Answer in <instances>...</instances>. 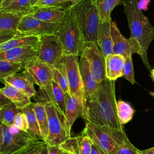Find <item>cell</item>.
Returning <instances> with one entry per match:
<instances>
[{"instance_id": "d590c367", "label": "cell", "mask_w": 154, "mask_h": 154, "mask_svg": "<svg viewBox=\"0 0 154 154\" xmlns=\"http://www.w3.org/2000/svg\"><path fill=\"white\" fill-rule=\"evenodd\" d=\"M79 136V154H91L93 142L87 135L81 134Z\"/></svg>"}, {"instance_id": "44dd1931", "label": "cell", "mask_w": 154, "mask_h": 154, "mask_svg": "<svg viewBox=\"0 0 154 154\" xmlns=\"http://www.w3.org/2000/svg\"><path fill=\"white\" fill-rule=\"evenodd\" d=\"M39 36L24 35L19 33L11 39L0 45V52L18 47L32 46L38 48Z\"/></svg>"}, {"instance_id": "f5cc1de1", "label": "cell", "mask_w": 154, "mask_h": 154, "mask_svg": "<svg viewBox=\"0 0 154 154\" xmlns=\"http://www.w3.org/2000/svg\"><path fill=\"white\" fill-rule=\"evenodd\" d=\"M3 1H4V0H0V5H1V4H2V2Z\"/></svg>"}, {"instance_id": "4dcf8cb0", "label": "cell", "mask_w": 154, "mask_h": 154, "mask_svg": "<svg viewBox=\"0 0 154 154\" xmlns=\"http://www.w3.org/2000/svg\"><path fill=\"white\" fill-rule=\"evenodd\" d=\"M117 111L118 118L122 125L131 121L135 112L131 105L123 100L117 102Z\"/></svg>"}, {"instance_id": "9c48e42d", "label": "cell", "mask_w": 154, "mask_h": 154, "mask_svg": "<svg viewBox=\"0 0 154 154\" xmlns=\"http://www.w3.org/2000/svg\"><path fill=\"white\" fill-rule=\"evenodd\" d=\"M78 57V55L73 54H64L63 60L66 66L70 94L80 98L85 103L86 96L79 72Z\"/></svg>"}, {"instance_id": "7a4b0ae2", "label": "cell", "mask_w": 154, "mask_h": 154, "mask_svg": "<svg viewBox=\"0 0 154 154\" xmlns=\"http://www.w3.org/2000/svg\"><path fill=\"white\" fill-rule=\"evenodd\" d=\"M124 13L131 31L128 38L134 54H138L146 68L151 69L147 60V49L154 40V26L137 5L138 0H125Z\"/></svg>"}, {"instance_id": "4316f807", "label": "cell", "mask_w": 154, "mask_h": 154, "mask_svg": "<svg viewBox=\"0 0 154 154\" xmlns=\"http://www.w3.org/2000/svg\"><path fill=\"white\" fill-rule=\"evenodd\" d=\"M22 16L19 14L0 11V32L17 31V27Z\"/></svg>"}, {"instance_id": "277c9868", "label": "cell", "mask_w": 154, "mask_h": 154, "mask_svg": "<svg viewBox=\"0 0 154 154\" xmlns=\"http://www.w3.org/2000/svg\"><path fill=\"white\" fill-rule=\"evenodd\" d=\"M81 134L88 137L102 154H114L119 146L129 141L123 129L99 126L88 122Z\"/></svg>"}, {"instance_id": "1f68e13d", "label": "cell", "mask_w": 154, "mask_h": 154, "mask_svg": "<svg viewBox=\"0 0 154 154\" xmlns=\"http://www.w3.org/2000/svg\"><path fill=\"white\" fill-rule=\"evenodd\" d=\"M47 146L48 144L45 140H34L12 154H40Z\"/></svg>"}, {"instance_id": "7bdbcfd3", "label": "cell", "mask_w": 154, "mask_h": 154, "mask_svg": "<svg viewBox=\"0 0 154 154\" xmlns=\"http://www.w3.org/2000/svg\"><path fill=\"white\" fill-rule=\"evenodd\" d=\"M91 154H102V153L100 151V150L97 148V147L93 143L92 147H91Z\"/></svg>"}, {"instance_id": "9a60e30c", "label": "cell", "mask_w": 154, "mask_h": 154, "mask_svg": "<svg viewBox=\"0 0 154 154\" xmlns=\"http://www.w3.org/2000/svg\"><path fill=\"white\" fill-rule=\"evenodd\" d=\"M3 82L15 87L25 93L30 98L33 97L36 93L33 84L34 82L25 70L20 73L17 72L6 77Z\"/></svg>"}, {"instance_id": "8fae6325", "label": "cell", "mask_w": 154, "mask_h": 154, "mask_svg": "<svg viewBox=\"0 0 154 154\" xmlns=\"http://www.w3.org/2000/svg\"><path fill=\"white\" fill-rule=\"evenodd\" d=\"M58 25L42 21L32 14H28L21 17L16 30L22 35L40 37L55 34Z\"/></svg>"}, {"instance_id": "484cf974", "label": "cell", "mask_w": 154, "mask_h": 154, "mask_svg": "<svg viewBox=\"0 0 154 154\" xmlns=\"http://www.w3.org/2000/svg\"><path fill=\"white\" fill-rule=\"evenodd\" d=\"M125 0H99V10L100 21L109 22L111 19V14L113 9L119 5H125Z\"/></svg>"}, {"instance_id": "7402d4cb", "label": "cell", "mask_w": 154, "mask_h": 154, "mask_svg": "<svg viewBox=\"0 0 154 154\" xmlns=\"http://www.w3.org/2000/svg\"><path fill=\"white\" fill-rule=\"evenodd\" d=\"M0 90L19 109H22L31 103L29 96L11 84L5 83V86L3 88H0Z\"/></svg>"}, {"instance_id": "30bf717a", "label": "cell", "mask_w": 154, "mask_h": 154, "mask_svg": "<svg viewBox=\"0 0 154 154\" xmlns=\"http://www.w3.org/2000/svg\"><path fill=\"white\" fill-rule=\"evenodd\" d=\"M79 55L85 57L89 62L91 71L97 82L99 83L106 78L105 57L96 43L84 42Z\"/></svg>"}, {"instance_id": "ab89813d", "label": "cell", "mask_w": 154, "mask_h": 154, "mask_svg": "<svg viewBox=\"0 0 154 154\" xmlns=\"http://www.w3.org/2000/svg\"><path fill=\"white\" fill-rule=\"evenodd\" d=\"M48 154H69L67 152L62 149L59 145L47 146Z\"/></svg>"}, {"instance_id": "cb8c5ba5", "label": "cell", "mask_w": 154, "mask_h": 154, "mask_svg": "<svg viewBox=\"0 0 154 154\" xmlns=\"http://www.w3.org/2000/svg\"><path fill=\"white\" fill-rule=\"evenodd\" d=\"M22 112L26 116L28 125V132L29 135L34 140H43L41 134L39 125L31 105L30 104L22 109Z\"/></svg>"}, {"instance_id": "11a10c76", "label": "cell", "mask_w": 154, "mask_h": 154, "mask_svg": "<svg viewBox=\"0 0 154 154\" xmlns=\"http://www.w3.org/2000/svg\"><path fill=\"white\" fill-rule=\"evenodd\" d=\"M0 154H2V153H0Z\"/></svg>"}, {"instance_id": "60d3db41", "label": "cell", "mask_w": 154, "mask_h": 154, "mask_svg": "<svg viewBox=\"0 0 154 154\" xmlns=\"http://www.w3.org/2000/svg\"><path fill=\"white\" fill-rule=\"evenodd\" d=\"M150 2V0H138L137 2V5L138 8L141 11H147Z\"/></svg>"}, {"instance_id": "836d02e7", "label": "cell", "mask_w": 154, "mask_h": 154, "mask_svg": "<svg viewBox=\"0 0 154 154\" xmlns=\"http://www.w3.org/2000/svg\"><path fill=\"white\" fill-rule=\"evenodd\" d=\"M70 6V3L68 0H38L34 5L36 8L56 7L66 10L69 9Z\"/></svg>"}, {"instance_id": "6da1fadb", "label": "cell", "mask_w": 154, "mask_h": 154, "mask_svg": "<svg viewBox=\"0 0 154 154\" xmlns=\"http://www.w3.org/2000/svg\"><path fill=\"white\" fill-rule=\"evenodd\" d=\"M114 82L106 78L86 96L82 118L99 126L123 129L117 116Z\"/></svg>"}, {"instance_id": "ac0fdd59", "label": "cell", "mask_w": 154, "mask_h": 154, "mask_svg": "<svg viewBox=\"0 0 154 154\" xmlns=\"http://www.w3.org/2000/svg\"><path fill=\"white\" fill-rule=\"evenodd\" d=\"M105 75L109 80L116 81L123 76L125 58L121 55L110 54L105 58Z\"/></svg>"}, {"instance_id": "d6986e66", "label": "cell", "mask_w": 154, "mask_h": 154, "mask_svg": "<svg viewBox=\"0 0 154 154\" xmlns=\"http://www.w3.org/2000/svg\"><path fill=\"white\" fill-rule=\"evenodd\" d=\"M79 55V69L84 84L85 96H87L95 91L99 85V82L95 79L88 60L83 55Z\"/></svg>"}, {"instance_id": "b9f144b4", "label": "cell", "mask_w": 154, "mask_h": 154, "mask_svg": "<svg viewBox=\"0 0 154 154\" xmlns=\"http://www.w3.org/2000/svg\"><path fill=\"white\" fill-rule=\"evenodd\" d=\"M10 102H11V100H10L9 99H8V98L2 93V91H1V90H0V105L2 106H4V105H7V104L10 103Z\"/></svg>"}, {"instance_id": "f35d334b", "label": "cell", "mask_w": 154, "mask_h": 154, "mask_svg": "<svg viewBox=\"0 0 154 154\" xmlns=\"http://www.w3.org/2000/svg\"><path fill=\"white\" fill-rule=\"evenodd\" d=\"M19 32L17 31H5L0 32V45L11 39Z\"/></svg>"}, {"instance_id": "f6af8a7d", "label": "cell", "mask_w": 154, "mask_h": 154, "mask_svg": "<svg viewBox=\"0 0 154 154\" xmlns=\"http://www.w3.org/2000/svg\"><path fill=\"white\" fill-rule=\"evenodd\" d=\"M143 154H154V147L141 150Z\"/></svg>"}, {"instance_id": "bcb514c9", "label": "cell", "mask_w": 154, "mask_h": 154, "mask_svg": "<svg viewBox=\"0 0 154 154\" xmlns=\"http://www.w3.org/2000/svg\"><path fill=\"white\" fill-rule=\"evenodd\" d=\"M70 3V8H73V7H75V5H76L78 3H79L82 0H68Z\"/></svg>"}, {"instance_id": "83f0119b", "label": "cell", "mask_w": 154, "mask_h": 154, "mask_svg": "<svg viewBox=\"0 0 154 154\" xmlns=\"http://www.w3.org/2000/svg\"><path fill=\"white\" fill-rule=\"evenodd\" d=\"M52 81L57 83L67 94H70L66 69L63 58L56 67H54Z\"/></svg>"}, {"instance_id": "8d00e7d4", "label": "cell", "mask_w": 154, "mask_h": 154, "mask_svg": "<svg viewBox=\"0 0 154 154\" xmlns=\"http://www.w3.org/2000/svg\"><path fill=\"white\" fill-rule=\"evenodd\" d=\"M114 154H143L141 150L136 148L130 141L121 145L117 149Z\"/></svg>"}, {"instance_id": "2e32d148", "label": "cell", "mask_w": 154, "mask_h": 154, "mask_svg": "<svg viewBox=\"0 0 154 154\" xmlns=\"http://www.w3.org/2000/svg\"><path fill=\"white\" fill-rule=\"evenodd\" d=\"M84 103L79 97L72 96L70 94L66 93V105L64 115L68 129L71 131L74 122L81 117L83 112Z\"/></svg>"}, {"instance_id": "db71d44e", "label": "cell", "mask_w": 154, "mask_h": 154, "mask_svg": "<svg viewBox=\"0 0 154 154\" xmlns=\"http://www.w3.org/2000/svg\"><path fill=\"white\" fill-rule=\"evenodd\" d=\"M2 106H1V105H0V111H1V108H2Z\"/></svg>"}, {"instance_id": "5b68a950", "label": "cell", "mask_w": 154, "mask_h": 154, "mask_svg": "<svg viewBox=\"0 0 154 154\" xmlns=\"http://www.w3.org/2000/svg\"><path fill=\"white\" fill-rule=\"evenodd\" d=\"M99 2V0H82L71 8L75 14L84 42H93L97 45L100 22Z\"/></svg>"}, {"instance_id": "5bb4252c", "label": "cell", "mask_w": 154, "mask_h": 154, "mask_svg": "<svg viewBox=\"0 0 154 154\" xmlns=\"http://www.w3.org/2000/svg\"><path fill=\"white\" fill-rule=\"evenodd\" d=\"M110 31L113 44V54L123 55L125 58L134 54L130 42L123 37L117 27L116 22L110 21Z\"/></svg>"}, {"instance_id": "f907efd6", "label": "cell", "mask_w": 154, "mask_h": 154, "mask_svg": "<svg viewBox=\"0 0 154 154\" xmlns=\"http://www.w3.org/2000/svg\"><path fill=\"white\" fill-rule=\"evenodd\" d=\"M150 94L154 97V93L153 92H150Z\"/></svg>"}, {"instance_id": "681fc988", "label": "cell", "mask_w": 154, "mask_h": 154, "mask_svg": "<svg viewBox=\"0 0 154 154\" xmlns=\"http://www.w3.org/2000/svg\"><path fill=\"white\" fill-rule=\"evenodd\" d=\"M151 76L152 77V78L154 81V68L151 70Z\"/></svg>"}, {"instance_id": "f1b7e54d", "label": "cell", "mask_w": 154, "mask_h": 154, "mask_svg": "<svg viewBox=\"0 0 154 154\" xmlns=\"http://www.w3.org/2000/svg\"><path fill=\"white\" fill-rule=\"evenodd\" d=\"M22 111L13 102L3 106L0 111V123L8 126H13L16 114Z\"/></svg>"}, {"instance_id": "816d5d0a", "label": "cell", "mask_w": 154, "mask_h": 154, "mask_svg": "<svg viewBox=\"0 0 154 154\" xmlns=\"http://www.w3.org/2000/svg\"><path fill=\"white\" fill-rule=\"evenodd\" d=\"M1 134V124H0V135Z\"/></svg>"}, {"instance_id": "52a82bcc", "label": "cell", "mask_w": 154, "mask_h": 154, "mask_svg": "<svg viewBox=\"0 0 154 154\" xmlns=\"http://www.w3.org/2000/svg\"><path fill=\"white\" fill-rule=\"evenodd\" d=\"M1 124L0 153L2 154H12L36 140L28 132L22 131L13 125L8 126Z\"/></svg>"}, {"instance_id": "3957f363", "label": "cell", "mask_w": 154, "mask_h": 154, "mask_svg": "<svg viewBox=\"0 0 154 154\" xmlns=\"http://www.w3.org/2000/svg\"><path fill=\"white\" fill-rule=\"evenodd\" d=\"M33 97L35 102L45 105L49 128L46 140L48 145H60L69 138L70 131L68 129L64 114L52 97L51 84L45 87H39Z\"/></svg>"}, {"instance_id": "e575fe53", "label": "cell", "mask_w": 154, "mask_h": 154, "mask_svg": "<svg viewBox=\"0 0 154 154\" xmlns=\"http://www.w3.org/2000/svg\"><path fill=\"white\" fill-rule=\"evenodd\" d=\"M123 76L125 78L126 80L129 81L131 84H134L135 83L132 55H129L125 57V64L123 70Z\"/></svg>"}, {"instance_id": "ba28073f", "label": "cell", "mask_w": 154, "mask_h": 154, "mask_svg": "<svg viewBox=\"0 0 154 154\" xmlns=\"http://www.w3.org/2000/svg\"><path fill=\"white\" fill-rule=\"evenodd\" d=\"M64 55L63 45L55 34L40 36L37 58L56 67Z\"/></svg>"}, {"instance_id": "e0dca14e", "label": "cell", "mask_w": 154, "mask_h": 154, "mask_svg": "<svg viewBox=\"0 0 154 154\" xmlns=\"http://www.w3.org/2000/svg\"><path fill=\"white\" fill-rule=\"evenodd\" d=\"M68 10L61 7H49L36 8L32 16L42 21L54 24H60L67 14Z\"/></svg>"}, {"instance_id": "603a6c76", "label": "cell", "mask_w": 154, "mask_h": 154, "mask_svg": "<svg viewBox=\"0 0 154 154\" xmlns=\"http://www.w3.org/2000/svg\"><path fill=\"white\" fill-rule=\"evenodd\" d=\"M35 10L36 7L31 5L30 0H15L5 8L0 10V11L23 16L32 14Z\"/></svg>"}, {"instance_id": "c3c4849f", "label": "cell", "mask_w": 154, "mask_h": 154, "mask_svg": "<svg viewBox=\"0 0 154 154\" xmlns=\"http://www.w3.org/2000/svg\"><path fill=\"white\" fill-rule=\"evenodd\" d=\"M40 154H48V150H47V147L42 151V152Z\"/></svg>"}, {"instance_id": "ffe728a7", "label": "cell", "mask_w": 154, "mask_h": 154, "mask_svg": "<svg viewBox=\"0 0 154 154\" xmlns=\"http://www.w3.org/2000/svg\"><path fill=\"white\" fill-rule=\"evenodd\" d=\"M110 21H100L97 30V46L101 50L105 58L108 55L113 54V44L110 31Z\"/></svg>"}, {"instance_id": "7dc6e473", "label": "cell", "mask_w": 154, "mask_h": 154, "mask_svg": "<svg viewBox=\"0 0 154 154\" xmlns=\"http://www.w3.org/2000/svg\"><path fill=\"white\" fill-rule=\"evenodd\" d=\"M38 0H30V2H31V4L32 6L34 5V4L37 2Z\"/></svg>"}, {"instance_id": "8992f818", "label": "cell", "mask_w": 154, "mask_h": 154, "mask_svg": "<svg viewBox=\"0 0 154 154\" xmlns=\"http://www.w3.org/2000/svg\"><path fill=\"white\" fill-rule=\"evenodd\" d=\"M55 34L63 45L64 54L79 55L84 40L75 14L72 8L69 9L63 20L58 24Z\"/></svg>"}, {"instance_id": "d4e9b609", "label": "cell", "mask_w": 154, "mask_h": 154, "mask_svg": "<svg viewBox=\"0 0 154 154\" xmlns=\"http://www.w3.org/2000/svg\"><path fill=\"white\" fill-rule=\"evenodd\" d=\"M35 114L38 123L39 125L41 134L43 140L46 141L48 136V120L45 105L42 103L35 102L31 103Z\"/></svg>"}, {"instance_id": "4fadbf2b", "label": "cell", "mask_w": 154, "mask_h": 154, "mask_svg": "<svg viewBox=\"0 0 154 154\" xmlns=\"http://www.w3.org/2000/svg\"><path fill=\"white\" fill-rule=\"evenodd\" d=\"M37 49L32 46L18 47L0 52V60L25 64L37 58Z\"/></svg>"}, {"instance_id": "7c38bea8", "label": "cell", "mask_w": 154, "mask_h": 154, "mask_svg": "<svg viewBox=\"0 0 154 154\" xmlns=\"http://www.w3.org/2000/svg\"><path fill=\"white\" fill-rule=\"evenodd\" d=\"M54 69V67L40 61L37 58L24 64V70L39 87H45L51 84Z\"/></svg>"}, {"instance_id": "d6a6232c", "label": "cell", "mask_w": 154, "mask_h": 154, "mask_svg": "<svg viewBox=\"0 0 154 154\" xmlns=\"http://www.w3.org/2000/svg\"><path fill=\"white\" fill-rule=\"evenodd\" d=\"M52 97L60 108L64 114L66 105V93L60 88V87L52 81L51 83Z\"/></svg>"}, {"instance_id": "f546056e", "label": "cell", "mask_w": 154, "mask_h": 154, "mask_svg": "<svg viewBox=\"0 0 154 154\" xmlns=\"http://www.w3.org/2000/svg\"><path fill=\"white\" fill-rule=\"evenodd\" d=\"M22 70H24V64L23 63L0 60V81L3 82L6 77Z\"/></svg>"}, {"instance_id": "74e56055", "label": "cell", "mask_w": 154, "mask_h": 154, "mask_svg": "<svg viewBox=\"0 0 154 154\" xmlns=\"http://www.w3.org/2000/svg\"><path fill=\"white\" fill-rule=\"evenodd\" d=\"M13 125L22 131L28 132V125L26 118L25 115L22 111L19 112L16 114Z\"/></svg>"}, {"instance_id": "ee69618b", "label": "cell", "mask_w": 154, "mask_h": 154, "mask_svg": "<svg viewBox=\"0 0 154 154\" xmlns=\"http://www.w3.org/2000/svg\"><path fill=\"white\" fill-rule=\"evenodd\" d=\"M14 1H15V0H4L2 2L1 5H0V10L5 8V7H7L9 4H10L11 2H13Z\"/></svg>"}]
</instances>
